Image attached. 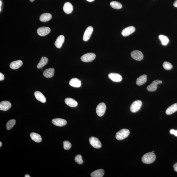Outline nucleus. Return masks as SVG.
<instances>
[{
	"label": "nucleus",
	"mask_w": 177,
	"mask_h": 177,
	"mask_svg": "<svg viewBox=\"0 0 177 177\" xmlns=\"http://www.w3.org/2000/svg\"><path fill=\"white\" fill-rule=\"evenodd\" d=\"M156 158V155L153 152H149L144 155L142 158V161L144 163L150 164L153 163Z\"/></svg>",
	"instance_id": "nucleus-1"
},
{
	"label": "nucleus",
	"mask_w": 177,
	"mask_h": 177,
	"mask_svg": "<svg viewBox=\"0 0 177 177\" xmlns=\"http://www.w3.org/2000/svg\"><path fill=\"white\" fill-rule=\"evenodd\" d=\"M130 132L127 129H122L118 131L116 134V137L117 140H122L129 136Z\"/></svg>",
	"instance_id": "nucleus-2"
},
{
	"label": "nucleus",
	"mask_w": 177,
	"mask_h": 177,
	"mask_svg": "<svg viewBox=\"0 0 177 177\" xmlns=\"http://www.w3.org/2000/svg\"><path fill=\"white\" fill-rule=\"evenodd\" d=\"M96 57V55L93 53H88L84 55L81 57V60L85 63L92 61Z\"/></svg>",
	"instance_id": "nucleus-3"
},
{
	"label": "nucleus",
	"mask_w": 177,
	"mask_h": 177,
	"mask_svg": "<svg viewBox=\"0 0 177 177\" xmlns=\"http://www.w3.org/2000/svg\"><path fill=\"white\" fill-rule=\"evenodd\" d=\"M142 105V102L140 101L137 100L133 102L130 107V110L132 113H135L140 110Z\"/></svg>",
	"instance_id": "nucleus-4"
},
{
	"label": "nucleus",
	"mask_w": 177,
	"mask_h": 177,
	"mask_svg": "<svg viewBox=\"0 0 177 177\" xmlns=\"http://www.w3.org/2000/svg\"><path fill=\"white\" fill-rule=\"evenodd\" d=\"M106 107L105 104L102 102L98 104L96 108V113L99 117L102 116L105 112Z\"/></svg>",
	"instance_id": "nucleus-5"
},
{
	"label": "nucleus",
	"mask_w": 177,
	"mask_h": 177,
	"mask_svg": "<svg viewBox=\"0 0 177 177\" xmlns=\"http://www.w3.org/2000/svg\"><path fill=\"white\" fill-rule=\"evenodd\" d=\"M89 142L93 147L96 149L101 148L102 146L101 142L97 138L91 137L89 138Z\"/></svg>",
	"instance_id": "nucleus-6"
},
{
	"label": "nucleus",
	"mask_w": 177,
	"mask_h": 177,
	"mask_svg": "<svg viewBox=\"0 0 177 177\" xmlns=\"http://www.w3.org/2000/svg\"><path fill=\"white\" fill-rule=\"evenodd\" d=\"M162 82L161 80H154L150 85L147 86V89L149 91H154L157 90V85L159 84L162 83Z\"/></svg>",
	"instance_id": "nucleus-7"
},
{
	"label": "nucleus",
	"mask_w": 177,
	"mask_h": 177,
	"mask_svg": "<svg viewBox=\"0 0 177 177\" xmlns=\"http://www.w3.org/2000/svg\"><path fill=\"white\" fill-rule=\"evenodd\" d=\"M131 57L133 59L137 61H141L143 58V55L141 51L135 50L131 53Z\"/></svg>",
	"instance_id": "nucleus-8"
},
{
	"label": "nucleus",
	"mask_w": 177,
	"mask_h": 177,
	"mask_svg": "<svg viewBox=\"0 0 177 177\" xmlns=\"http://www.w3.org/2000/svg\"><path fill=\"white\" fill-rule=\"evenodd\" d=\"M50 32V28L48 27H40L37 30V34L41 36H45L49 34Z\"/></svg>",
	"instance_id": "nucleus-9"
},
{
	"label": "nucleus",
	"mask_w": 177,
	"mask_h": 177,
	"mask_svg": "<svg viewBox=\"0 0 177 177\" xmlns=\"http://www.w3.org/2000/svg\"><path fill=\"white\" fill-rule=\"evenodd\" d=\"M93 31V28L92 27L89 26L87 28L83 36V40L85 41H88L91 37V34Z\"/></svg>",
	"instance_id": "nucleus-10"
},
{
	"label": "nucleus",
	"mask_w": 177,
	"mask_h": 177,
	"mask_svg": "<svg viewBox=\"0 0 177 177\" xmlns=\"http://www.w3.org/2000/svg\"><path fill=\"white\" fill-rule=\"evenodd\" d=\"M52 124L57 126L62 127L66 125L67 122L64 119L61 118H57L52 119Z\"/></svg>",
	"instance_id": "nucleus-11"
},
{
	"label": "nucleus",
	"mask_w": 177,
	"mask_h": 177,
	"mask_svg": "<svg viewBox=\"0 0 177 177\" xmlns=\"http://www.w3.org/2000/svg\"><path fill=\"white\" fill-rule=\"evenodd\" d=\"M135 28L134 26H129L123 29L122 32V35L124 36H127L131 35L135 31Z\"/></svg>",
	"instance_id": "nucleus-12"
},
{
	"label": "nucleus",
	"mask_w": 177,
	"mask_h": 177,
	"mask_svg": "<svg viewBox=\"0 0 177 177\" xmlns=\"http://www.w3.org/2000/svg\"><path fill=\"white\" fill-rule=\"evenodd\" d=\"M108 77L110 79L115 82H119L122 79V78L121 75L117 73H110L109 74Z\"/></svg>",
	"instance_id": "nucleus-13"
},
{
	"label": "nucleus",
	"mask_w": 177,
	"mask_h": 177,
	"mask_svg": "<svg viewBox=\"0 0 177 177\" xmlns=\"http://www.w3.org/2000/svg\"><path fill=\"white\" fill-rule=\"evenodd\" d=\"M11 107V104L9 101H4L0 103V110L6 111Z\"/></svg>",
	"instance_id": "nucleus-14"
},
{
	"label": "nucleus",
	"mask_w": 177,
	"mask_h": 177,
	"mask_svg": "<svg viewBox=\"0 0 177 177\" xmlns=\"http://www.w3.org/2000/svg\"><path fill=\"white\" fill-rule=\"evenodd\" d=\"M63 10L66 14H71L73 10V7L72 5L70 2H67L64 4L63 7Z\"/></svg>",
	"instance_id": "nucleus-15"
},
{
	"label": "nucleus",
	"mask_w": 177,
	"mask_h": 177,
	"mask_svg": "<svg viewBox=\"0 0 177 177\" xmlns=\"http://www.w3.org/2000/svg\"><path fill=\"white\" fill-rule=\"evenodd\" d=\"M65 41V37L64 35H59L57 39L55 42V45L58 48H60L63 45Z\"/></svg>",
	"instance_id": "nucleus-16"
},
{
	"label": "nucleus",
	"mask_w": 177,
	"mask_h": 177,
	"mask_svg": "<svg viewBox=\"0 0 177 177\" xmlns=\"http://www.w3.org/2000/svg\"><path fill=\"white\" fill-rule=\"evenodd\" d=\"M69 84L73 87H79L81 86V81L77 78H73L70 81Z\"/></svg>",
	"instance_id": "nucleus-17"
},
{
	"label": "nucleus",
	"mask_w": 177,
	"mask_h": 177,
	"mask_svg": "<svg viewBox=\"0 0 177 177\" xmlns=\"http://www.w3.org/2000/svg\"><path fill=\"white\" fill-rule=\"evenodd\" d=\"M65 102L66 104L71 107H76L78 105L77 102L73 98H66L65 100Z\"/></svg>",
	"instance_id": "nucleus-18"
},
{
	"label": "nucleus",
	"mask_w": 177,
	"mask_h": 177,
	"mask_svg": "<svg viewBox=\"0 0 177 177\" xmlns=\"http://www.w3.org/2000/svg\"><path fill=\"white\" fill-rule=\"evenodd\" d=\"M147 80V76L146 74L141 75L137 79L136 84L138 86H141L144 84Z\"/></svg>",
	"instance_id": "nucleus-19"
},
{
	"label": "nucleus",
	"mask_w": 177,
	"mask_h": 177,
	"mask_svg": "<svg viewBox=\"0 0 177 177\" xmlns=\"http://www.w3.org/2000/svg\"><path fill=\"white\" fill-rule=\"evenodd\" d=\"M55 69L53 68H50L46 70L44 72L43 74L46 78H50L52 77L54 75Z\"/></svg>",
	"instance_id": "nucleus-20"
},
{
	"label": "nucleus",
	"mask_w": 177,
	"mask_h": 177,
	"mask_svg": "<svg viewBox=\"0 0 177 177\" xmlns=\"http://www.w3.org/2000/svg\"><path fill=\"white\" fill-rule=\"evenodd\" d=\"M22 65V61L21 60H18L12 62L11 63L10 67L12 69L15 70L19 69Z\"/></svg>",
	"instance_id": "nucleus-21"
},
{
	"label": "nucleus",
	"mask_w": 177,
	"mask_h": 177,
	"mask_svg": "<svg viewBox=\"0 0 177 177\" xmlns=\"http://www.w3.org/2000/svg\"><path fill=\"white\" fill-rule=\"evenodd\" d=\"M35 96L38 101H40L42 103H45L46 99L44 95L40 91H36L35 93Z\"/></svg>",
	"instance_id": "nucleus-22"
},
{
	"label": "nucleus",
	"mask_w": 177,
	"mask_h": 177,
	"mask_svg": "<svg viewBox=\"0 0 177 177\" xmlns=\"http://www.w3.org/2000/svg\"><path fill=\"white\" fill-rule=\"evenodd\" d=\"M104 174V170L102 169H100L92 172L91 173V175L92 177H102Z\"/></svg>",
	"instance_id": "nucleus-23"
},
{
	"label": "nucleus",
	"mask_w": 177,
	"mask_h": 177,
	"mask_svg": "<svg viewBox=\"0 0 177 177\" xmlns=\"http://www.w3.org/2000/svg\"><path fill=\"white\" fill-rule=\"evenodd\" d=\"M177 111V103L174 104L168 108L166 111L167 115H171L175 113Z\"/></svg>",
	"instance_id": "nucleus-24"
},
{
	"label": "nucleus",
	"mask_w": 177,
	"mask_h": 177,
	"mask_svg": "<svg viewBox=\"0 0 177 177\" xmlns=\"http://www.w3.org/2000/svg\"><path fill=\"white\" fill-rule=\"evenodd\" d=\"M52 18V14L50 13H44L40 16V20L42 22H46L51 20Z\"/></svg>",
	"instance_id": "nucleus-25"
},
{
	"label": "nucleus",
	"mask_w": 177,
	"mask_h": 177,
	"mask_svg": "<svg viewBox=\"0 0 177 177\" xmlns=\"http://www.w3.org/2000/svg\"><path fill=\"white\" fill-rule=\"evenodd\" d=\"M30 137L33 141L36 142H40L42 141V138L39 134L32 133L30 134Z\"/></svg>",
	"instance_id": "nucleus-26"
},
{
	"label": "nucleus",
	"mask_w": 177,
	"mask_h": 177,
	"mask_svg": "<svg viewBox=\"0 0 177 177\" xmlns=\"http://www.w3.org/2000/svg\"><path fill=\"white\" fill-rule=\"evenodd\" d=\"M48 61V58L46 57H42L41 58V60L40 61L37 65V68L38 69L41 68L47 64Z\"/></svg>",
	"instance_id": "nucleus-27"
},
{
	"label": "nucleus",
	"mask_w": 177,
	"mask_h": 177,
	"mask_svg": "<svg viewBox=\"0 0 177 177\" xmlns=\"http://www.w3.org/2000/svg\"><path fill=\"white\" fill-rule=\"evenodd\" d=\"M110 5L111 7L115 9H121L122 7L121 3L119 2H116V1H113L111 2Z\"/></svg>",
	"instance_id": "nucleus-28"
},
{
	"label": "nucleus",
	"mask_w": 177,
	"mask_h": 177,
	"mask_svg": "<svg viewBox=\"0 0 177 177\" xmlns=\"http://www.w3.org/2000/svg\"><path fill=\"white\" fill-rule=\"evenodd\" d=\"M159 38L162 44L163 45H166L169 42V39L165 35H159Z\"/></svg>",
	"instance_id": "nucleus-29"
},
{
	"label": "nucleus",
	"mask_w": 177,
	"mask_h": 177,
	"mask_svg": "<svg viewBox=\"0 0 177 177\" xmlns=\"http://www.w3.org/2000/svg\"><path fill=\"white\" fill-rule=\"evenodd\" d=\"M16 120L14 119H11L6 124V128L7 130H10L16 124Z\"/></svg>",
	"instance_id": "nucleus-30"
},
{
	"label": "nucleus",
	"mask_w": 177,
	"mask_h": 177,
	"mask_svg": "<svg viewBox=\"0 0 177 177\" xmlns=\"http://www.w3.org/2000/svg\"><path fill=\"white\" fill-rule=\"evenodd\" d=\"M163 67L166 70H170L173 68V65L171 63L168 62H164L163 64Z\"/></svg>",
	"instance_id": "nucleus-31"
},
{
	"label": "nucleus",
	"mask_w": 177,
	"mask_h": 177,
	"mask_svg": "<svg viewBox=\"0 0 177 177\" xmlns=\"http://www.w3.org/2000/svg\"><path fill=\"white\" fill-rule=\"evenodd\" d=\"M72 147V144L71 143L67 141L63 142V148L65 150H69Z\"/></svg>",
	"instance_id": "nucleus-32"
},
{
	"label": "nucleus",
	"mask_w": 177,
	"mask_h": 177,
	"mask_svg": "<svg viewBox=\"0 0 177 177\" xmlns=\"http://www.w3.org/2000/svg\"><path fill=\"white\" fill-rule=\"evenodd\" d=\"M75 161L79 164H81L83 163L82 157L81 155H77L75 158Z\"/></svg>",
	"instance_id": "nucleus-33"
},
{
	"label": "nucleus",
	"mask_w": 177,
	"mask_h": 177,
	"mask_svg": "<svg viewBox=\"0 0 177 177\" xmlns=\"http://www.w3.org/2000/svg\"><path fill=\"white\" fill-rule=\"evenodd\" d=\"M4 79V75L2 73H0V81H2Z\"/></svg>",
	"instance_id": "nucleus-34"
},
{
	"label": "nucleus",
	"mask_w": 177,
	"mask_h": 177,
	"mask_svg": "<svg viewBox=\"0 0 177 177\" xmlns=\"http://www.w3.org/2000/svg\"><path fill=\"white\" fill-rule=\"evenodd\" d=\"M173 168H174V170L177 172V163L174 165L173 166Z\"/></svg>",
	"instance_id": "nucleus-35"
},
{
	"label": "nucleus",
	"mask_w": 177,
	"mask_h": 177,
	"mask_svg": "<svg viewBox=\"0 0 177 177\" xmlns=\"http://www.w3.org/2000/svg\"><path fill=\"white\" fill-rule=\"evenodd\" d=\"M174 7H177V0L175 1L174 2Z\"/></svg>",
	"instance_id": "nucleus-36"
},
{
	"label": "nucleus",
	"mask_w": 177,
	"mask_h": 177,
	"mask_svg": "<svg viewBox=\"0 0 177 177\" xmlns=\"http://www.w3.org/2000/svg\"><path fill=\"white\" fill-rule=\"evenodd\" d=\"M174 135H175V136H176L177 137V130H174Z\"/></svg>",
	"instance_id": "nucleus-37"
},
{
	"label": "nucleus",
	"mask_w": 177,
	"mask_h": 177,
	"mask_svg": "<svg viewBox=\"0 0 177 177\" xmlns=\"http://www.w3.org/2000/svg\"><path fill=\"white\" fill-rule=\"evenodd\" d=\"M2 5V2L1 1H0V6H1V8H0V10H1V5Z\"/></svg>",
	"instance_id": "nucleus-38"
},
{
	"label": "nucleus",
	"mask_w": 177,
	"mask_h": 177,
	"mask_svg": "<svg viewBox=\"0 0 177 177\" xmlns=\"http://www.w3.org/2000/svg\"><path fill=\"white\" fill-rule=\"evenodd\" d=\"M25 177H30V175H29V174H26V175L25 176Z\"/></svg>",
	"instance_id": "nucleus-39"
},
{
	"label": "nucleus",
	"mask_w": 177,
	"mask_h": 177,
	"mask_svg": "<svg viewBox=\"0 0 177 177\" xmlns=\"http://www.w3.org/2000/svg\"><path fill=\"white\" fill-rule=\"evenodd\" d=\"M86 1L89 2H92L93 1H94V0H86Z\"/></svg>",
	"instance_id": "nucleus-40"
},
{
	"label": "nucleus",
	"mask_w": 177,
	"mask_h": 177,
	"mask_svg": "<svg viewBox=\"0 0 177 177\" xmlns=\"http://www.w3.org/2000/svg\"><path fill=\"white\" fill-rule=\"evenodd\" d=\"M2 142H0V147H1V146H2Z\"/></svg>",
	"instance_id": "nucleus-41"
},
{
	"label": "nucleus",
	"mask_w": 177,
	"mask_h": 177,
	"mask_svg": "<svg viewBox=\"0 0 177 177\" xmlns=\"http://www.w3.org/2000/svg\"><path fill=\"white\" fill-rule=\"evenodd\" d=\"M34 1H35V0H30V2H34Z\"/></svg>",
	"instance_id": "nucleus-42"
},
{
	"label": "nucleus",
	"mask_w": 177,
	"mask_h": 177,
	"mask_svg": "<svg viewBox=\"0 0 177 177\" xmlns=\"http://www.w3.org/2000/svg\"><path fill=\"white\" fill-rule=\"evenodd\" d=\"M152 152H154V151H152Z\"/></svg>",
	"instance_id": "nucleus-43"
}]
</instances>
